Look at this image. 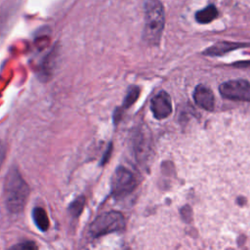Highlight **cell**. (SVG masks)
<instances>
[{
  "mask_svg": "<svg viewBox=\"0 0 250 250\" xmlns=\"http://www.w3.org/2000/svg\"><path fill=\"white\" fill-rule=\"evenodd\" d=\"M3 195L5 206L10 213L19 214L25 208L29 187L16 166H12L5 177Z\"/></svg>",
  "mask_w": 250,
  "mask_h": 250,
  "instance_id": "6da1fadb",
  "label": "cell"
},
{
  "mask_svg": "<svg viewBox=\"0 0 250 250\" xmlns=\"http://www.w3.org/2000/svg\"><path fill=\"white\" fill-rule=\"evenodd\" d=\"M193 99L197 105L205 110H212L215 104L213 92L204 85H197L193 92Z\"/></svg>",
  "mask_w": 250,
  "mask_h": 250,
  "instance_id": "ba28073f",
  "label": "cell"
},
{
  "mask_svg": "<svg viewBox=\"0 0 250 250\" xmlns=\"http://www.w3.org/2000/svg\"><path fill=\"white\" fill-rule=\"evenodd\" d=\"M84 203H85V198L83 196L77 197L74 201H72L69 205L68 211L69 213L73 216V217H78L80 215V213L83 210L84 207Z\"/></svg>",
  "mask_w": 250,
  "mask_h": 250,
  "instance_id": "7c38bea8",
  "label": "cell"
},
{
  "mask_svg": "<svg viewBox=\"0 0 250 250\" xmlns=\"http://www.w3.org/2000/svg\"><path fill=\"white\" fill-rule=\"evenodd\" d=\"M6 151H7V148H6V145L0 140V168L4 162V159H5V156H6Z\"/></svg>",
  "mask_w": 250,
  "mask_h": 250,
  "instance_id": "9a60e30c",
  "label": "cell"
},
{
  "mask_svg": "<svg viewBox=\"0 0 250 250\" xmlns=\"http://www.w3.org/2000/svg\"><path fill=\"white\" fill-rule=\"evenodd\" d=\"M219 92L228 100L250 102V83L244 79L226 81L220 85Z\"/></svg>",
  "mask_w": 250,
  "mask_h": 250,
  "instance_id": "5b68a950",
  "label": "cell"
},
{
  "mask_svg": "<svg viewBox=\"0 0 250 250\" xmlns=\"http://www.w3.org/2000/svg\"><path fill=\"white\" fill-rule=\"evenodd\" d=\"M139 94H140V89L138 87H136V86L130 87L129 90H128V93H127L125 99H124L123 106L124 107L131 106L136 102V100L138 99Z\"/></svg>",
  "mask_w": 250,
  "mask_h": 250,
  "instance_id": "4fadbf2b",
  "label": "cell"
},
{
  "mask_svg": "<svg viewBox=\"0 0 250 250\" xmlns=\"http://www.w3.org/2000/svg\"><path fill=\"white\" fill-rule=\"evenodd\" d=\"M137 182L135 176L127 168L118 167L111 180V193L115 197H122L132 192L136 188Z\"/></svg>",
  "mask_w": 250,
  "mask_h": 250,
  "instance_id": "277c9868",
  "label": "cell"
},
{
  "mask_svg": "<svg viewBox=\"0 0 250 250\" xmlns=\"http://www.w3.org/2000/svg\"><path fill=\"white\" fill-rule=\"evenodd\" d=\"M21 5V0H5L0 5V44L11 28Z\"/></svg>",
  "mask_w": 250,
  "mask_h": 250,
  "instance_id": "8992f818",
  "label": "cell"
},
{
  "mask_svg": "<svg viewBox=\"0 0 250 250\" xmlns=\"http://www.w3.org/2000/svg\"><path fill=\"white\" fill-rule=\"evenodd\" d=\"M32 220L38 229L41 231H47L50 226L48 215L44 208L34 207L32 210Z\"/></svg>",
  "mask_w": 250,
  "mask_h": 250,
  "instance_id": "8fae6325",
  "label": "cell"
},
{
  "mask_svg": "<svg viewBox=\"0 0 250 250\" xmlns=\"http://www.w3.org/2000/svg\"><path fill=\"white\" fill-rule=\"evenodd\" d=\"M13 248L15 249H36L37 246L34 244V242H30V241H27V242H23V243H21L19 245H16L14 246Z\"/></svg>",
  "mask_w": 250,
  "mask_h": 250,
  "instance_id": "5bb4252c",
  "label": "cell"
},
{
  "mask_svg": "<svg viewBox=\"0 0 250 250\" xmlns=\"http://www.w3.org/2000/svg\"><path fill=\"white\" fill-rule=\"evenodd\" d=\"M125 220L121 213L109 211L98 216L90 226V233L94 237H99L122 229Z\"/></svg>",
  "mask_w": 250,
  "mask_h": 250,
  "instance_id": "3957f363",
  "label": "cell"
},
{
  "mask_svg": "<svg viewBox=\"0 0 250 250\" xmlns=\"http://www.w3.org/2000/svg\"><path fill=\"white\" fill-rule=\"evenodd\" d=\"M242 46H245V44L234 43V42H219L217 44H214L210 48H208L204 52V54H206L208 56H221L229 51L240 48Z\"/></svg>",
  "mask_w": 250,
  "mask_h": 250,
  "instance_id": "9c48e42d",
  "label": "cell"
},
{
  "mask_svg": "<svg viewBox=\"0 0 250 250\" xmlns=\"http://www.w3.org/2000/svg\"><path fill=\"white\" fill-rule=\"evenodd\" d=\"M218 16H219V12H218L216 6L211 4V5L206 6L205 8L197 11L195 13L194 18L198 23L205 24V23H209V22L213 21L215 19L218 18Z\"/></svg>",
  "mask_w": 250,
  "mask_h": 250,
  "instance_id": "30bf717a",
  "label": "cell"
},
{
  "mask_svg": "<svg viewBox=\"0 0 250 250\" xmlns=\"http://www.w3.org/2000/svg\"><path fill=\"white\" fill-rule=\"evenodd\" d=\"M144 39L150 45H157L161 39L165 22V13L159 0H145Z\"/></svg>",
  "mask_w": 250,
  "mask_h": 250,
  "instance_id": "7a4b0ae2",
  "label": "cell"
},
{
  "mask_svg": "<svg viewBox=\"0 0 250 250\" xmlns=\"http://www.w3.org/2000/svg\"><path fill=\"white\" fill-rule=\"evenodd\" d=\"M150 108L155 118L164 119L172 112V102L168 93L161 91L156 94L150 103Z\"/></svg>",
  "mask_w": 250,
  "mask_h": 250,
  "instance_id": "52a82bcc",
  "label": "cell"
}]
</instances>
